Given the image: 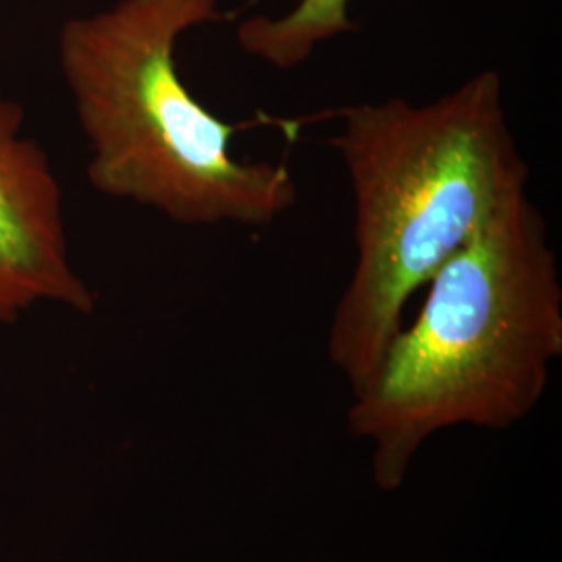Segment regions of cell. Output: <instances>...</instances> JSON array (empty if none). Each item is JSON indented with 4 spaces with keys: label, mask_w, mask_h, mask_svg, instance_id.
Returning <instances> with one entry per match:
<instances>
[{
    "label": "cell",
    "mask_w": 562,
    "mask_h": 562,
    "mask_svg": "<svg viewBox=\"0 0 562 562\" xmlns=\"http://www.w3.org/2000/svg\"><path fill=\"white\" fill-rule=\"evenodd\" d=\"M331 146L355 213V267L334 308L327 355L357 394L402 329L415 292L504 204L527 192L503 80L482 71L436 101L401 97L340 111Z\"/></svg>",
    "instance_id": "6da1fadb"
},
{
    "label": "cell",
    "mask_w": 562,
    "mask_h": 562,
    "mask_svg": "<svg viewBox=\"0 0 562 562\" xmlns=\"http://www.w3.org/2000/svg\"><path fill=\"white\" fill-rule=\"evenodd\" d=\"M348 4L350 0H301L283 18L257 15L241 21L236 38L250 57L290 71L311 59L325 42L357 30Z\"/></svg>",
    "instance_id": "5b68a950"
},
{
    "label": "cell",
    "mask_w": 562,
    "mask_h": 562,
    "mask_svg": "<svg viewBox=\"0 0 562 562\" xmlns=\"http://www.w3.org/2000/svg\"><path fill=\"white\" fill-rule=\"evenodd\" d=\"M419 315L402 325L346 413L371 446L382 492L406 482L427 440L450 427L503 431L540 404L562 357V283L538 204L522 192L427 281Z\"/></svg>",
    "instance_id": "7a4b0ae2"
},
{
    "label": "cell",
    "mask_w": 562,
    "mask_h": 562,
    "mask_svg": "<svg viewBox=\"0 0 562 562\" xmlns=\"http://www.w3.org/2000/svg\"><path fill=\"white\" fill-rule=\"evenodd\" d=\"M23 125L21 104L0 94V325L46 302L78 313L97 304L71 259L53 161Z\"/></svg>",
    "instance_id": "277c9868"
},
{
    "label": "cell",
    "mask_w": 562,
    "mask_h": 562,
    "mask_svg": "<svg viewBox=\"0 0 562 562\" xmlns=\"http://www.w3.org/2000/svg\"><path fill=\"white\" fill-rule=\"evenodd\" d=\"M220 20V0H120L60 27V74L99 194L186 227L259 229L294 209V173L238 159L236 123L209 111L178 69L181 36Z\"/></svg>",
    "instance_id": "3957f363"
}]
</instances>
